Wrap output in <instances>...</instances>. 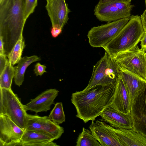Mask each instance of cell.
Listing matches in <instances>:
<instances>
[{
	"mask_svg": "<svg viewBox=\"0 0 146 146\" xmlns=\"http://www.w3.org/2000/svg\"><path fill=\"white\" fill-rule=\"evenodd\" d=\"M14 75V67L9 60L4 69L0 74V88L11 89L13 79Z\"/></svg>",
	"mask_w": 146,
	"mask_h": 146,
	"instance_id": "obj_22",
	"label": "cell"
},
{
	"mask_svg": "<svg viewBox=\"0 0 146 146\" xmlns=\"http://www.w3.org/2000/svg\"><path fill=\"white\" fill-rule=\"evenodd\" d=\"M54 140L50 136L38 132L26 130L21 139V146H59L53 142Z\"/></svg>",
	"mask_w": 146,
	"mask_h": 146,
	"instance_id": "obj_18",
	"label": "cell"
},
{
	"mask_svg": "<svg viewBox=\"0 0 146 146\" xmlns=\"http://www.w3.org/2000/svg\"><path fill=\"white\" fill-rule=\"evenodd\" d=\"M24 131L10 118L0 115V146H21Z\"/></svg>",
	"mask_w": 146,
	"mask_h": 146,
	"instance_id": "obj_11",
	"label": "cell"
},
{
	"mask_svg": "<svg viewBox=\"0 0 146 146\" xmlns=\"http://www.w3.org/2000/svg\"><path fill=\"white\" fill-rule=\"evenodd\" d=\"M130 19L127 17L92 27L87 34L90 45L93 47L103 48L118 34Z\"/></svg>",
	"mask_w": 146,
	"mask_h": 146,
	"instance_id": "obj_7",
	"label": "cell"
},
{
	"mask_svg": "<svg viewBox=\"0 0 146 146\" xmlns=\"http://www.w3.org/2000/svg\"><path fill=\"white\" fill-rule=\"evenodd\" d=\"M145 6L146 7V0H145Z\"/></svg>",
	"mask_w": 146,
	"mask_h": 146,
	"instance_id": "obj_33",
	"label": "cell"
},
{
	"mask_svg": "<svg viewBox=\"0 0 146 146\" xmlns=\"http://www.w3.org/2000/svg\"><path fill=\"white\" fill-rule=\"evenodd\" d=\"M49 118L56 124L59 125L65 121V116L62 102H57L51 111Z\"/></svg>",
	"mask_w": 146,
	"mask_h": 146,
	"instance_id": "obj_24",
	"label": "cell"
},
{
	"mask_svg": "<svg viewBox=\"0 0 146 146\" xmlns=\"http://www.w3.org/2000/svg\"><path fill=\"white\" fill-rule=\"evenodd\" d=\"M25 46L22 35L20 36L11 51L7 55L9 61L13 66L18 63L21 59L22 52Z\"/></svg>",
	"mask_w": 146,
	"mask_h": 146,
	"instance_id": "obj_21",
	"label": "cell"
},
{
	"mask_svg": "<svg viewBox=\"0 0 146 146\" xmlns=\"http://www.w3.org/2000/svg\"><path fill=\"white\" fill-rule=\"evenodd\" d=\"M0 115L10 118L24 131L26 129L28 114L17 95L11 89L1 88Z\"/></svg>",
	"mask_w": 146,
	"mask_h": 146,
	"instance_id": "obj_5",
	"label": "cell"
},
{
	"mask_svg": "<svg viewBox=\"0 0 146 146\" xmlns=\"http://www.w3.org/2000/svg\"><path fill=\"white\" fill-rule=\"evenodd\" d=\"M25 9V0L0 2V36L2 37L6 55L23 35L26 21Z\"/></svg>",
	"mask_w": 146,
	"mask_h": 146,
	"instance_id": "obj_2",
	"label": "cell"
},
{
	"mask_svg": "<svg viewBox=\"0 0 146 146\" xmlns=\"http://www.w3.org/2000/svg\"><path fill=\"white\" fill-rule=\"evenodd\" d=\"M59 92L55 89L46 90L24 105L25 110L26 111H33L36 113L39 112H46L50 109L51 106L53 104Z\"/></svg>",
	"mask_w": 146,
	"mask_h": 146,
	"instance_id": "obj_15",
	"label": "cell"
},
{
	"mask_svg": "<svg viewBox=\"0 0 146 146\" xmlns=\"http://www.w3.org/2000/svg\"><path fill=\"white\" fill-rule=\"evenodd\" d=\"M7 56L6 54H0V74L4 69L9 61L7 58Z\"/></svg>",
	"mask_w": 146,
	"mask_h": 146,
	"instance_id": "obj_27",
	"label": "cell"
},
{
	"mask_svg": "<svg viewBox=\"0 0 146 146\" xmlns=\"http://www.w3.org/2000/svg\"><path fill=\"white\" fill-rule=\"evenodd\" d=\"M5 54L4 48V43L2 37L0 36V54Z\"/></svg>",
	"mask_w": 146,
	"mask_h": 146,
	"instance_id": "obj_31",
	"label": "cell"
},
{
	"mask_svg": "<svg viewBox=\"0 0 146 146\" xmlns=\"http://www.w3.org/2000/svg\"><path fill=\"white\" fill-rule=\"evenodd\" d=\"M120 76L118 66L105 52L104 55L93 66L88 86L80 92H85L98 86L116 84Z\"/></svg>",
	"mask_w": 146,
	"mask_h": 146,
	"instance_id": "obj_4",
	"label": "cell"
},
{
	"mask_svg": "<svg viewBox=\"0 0 146 146\" xmlns=\"http://www.w3.org/2000/svg\"><path fill=\"white\" fill-rule=\"evenodd\" d=\"M133 7L131 3L99 1L95 6L94 15L101 21L110 22L130 17Z\"/></svg>",
	"mask_w": 146,
	"mask_h": 146,
	"instance_id": "obj_8",
	"label": "cell"
},
{
	"mask_svg": "<svg viewBox=\"0 0 146 146\" xmlns=\"http://www.w3.org/2000/svg\"><path fill=\"white\" fill-rule=\"evenodd\" d=\"M41 58L36 55L25 56L22 58L18 64L14 67L15 70L14 81L16 85L19 87L24 80V76L28 66L34 62L40 61Z\"/></svg>",
	"mask_w": 146,
	"mask_h": 146,
	"instance_id": "obj_20",
	"label": "cell"
},
{
	"mask_svg": "<svg viewBox=\"0 0 146 146\" xmlns=\"http://www.w3.org/2000/svg\"><path fill=\"white\" fill-rule=\"evenodd\" d=\"M145 32L140 16L132 15L118 34L103 48L113 60L118 53L137 45Z\"/></svg>",
	"mask_w": 146,
	"mask_h": 146,
	"instance_id": "obj_3",
	"label": "cell"
},
{
	"mask_svg": "<svg viewBox=\"0 0 146 146\" xmlns=\"http://www.w3.org/2000/svg\"><path fill=\"white\" fill-rule=\"evenodd\" d=\"M111 127L100 120L92 121L89 127L101 146H122Z\"/></svg>",
	"mask_w": 146,
	"mask_h": 146,
	"instance_id": "obj_13",
	"label": "cell"
},
{
	"mask_svg": "<svg viewBox=\"0 0 146 146\" xmlns=\"http://www.w3.org/2000/svg\"><path fill=\"white\" fill-rule=\"evenodd\" d=\"M100 116L115 128L133 129L130 113L126 114L121 112L111 104L105 108Z\"/></svg>",
	"mask_w": 146,
	"mask_h": 146,
	"instance_id": "obj_14",
	"label": "cell"
},
{
	"mask_svg": "<svg viewBox=\"0 0 146 146\" xmlns=\"http://www.w3.org/2000/svg\"><path fill=\"white\" fill-rule=\"evenodd\" d=\"M46 66L38 62L35 66L34 71L36 76H41L44 73L47 72L46 70Z\"/></svg>",
	"mask_w": 146,
	"mask_h": 146,
	"instance_id": "obj_26",
	"label": "cell"
},
{
	"mask_svg": "<svg viewBox=\"0 0 146 146\" xmlns=\"http://www.w3.org/2000/svg\"><path fill=\"white\" fill-rule=\"evenodd\" d=\"M111 128L122 146H146V137L133 129Z\"/></svg>",
	"mask_w": 146,
	"mask_h": 146,
	"instance_id": "obj_17",
	"label": "cell"
},
{
	"mask_svg": "<svg viewBox=\"0 0 146 146\" xmlns=\"http://www.w3.org/2000/svg\"><path fill=\"white\" fill-rule=\"evenodd\" d=\"M45 6L52 27L62 29L69 19L70 12L65 0H46Z\"/></svg>",
	"mask_w": 146,
	"mask_h": 146,
	"instance_id": "obj_12",
	"label": "cell"
},
{
	"mask_svg": "<svg viewBox=\"0 0 146 146\" xmlns=\"http://www.w3.org/2000/svg\"><path fill=\"white\" fill-rule=\"evenodd\" d=\"M132 0H99V2H105L110 1H118L124 3H130Z\"/></svg>",
	"mask_w": 146,
	"mask_h": 146,
	"instance_id": "obj_32",
	"label": "cell"
},
{
	"mask_svg": "<svg viewBox=\"0 0 146 146\" xmlns=\"http://www.w3.org/2000/svg\"><path fill=\"white\" fill-rule=\"evenodd\" d=\"M130 114L133 129L146 137V84L133 100Z\"/></svg>",
	"mask_w": 146,
	"mask_h": 146,
	"instance_id": "obj_9",
	"label": "cell"
},
{
	"mask_svg": "<svg viewBox=\"0 0 146 146\" xmlns=\"http://www.w3.org/2000/svg\"><path fill=\"white\" fill-rule=\"evenodd\" d=\"M119 68L120 75L133 102L138 92L146 84V80L125 70L119 67Z\"/></svg>",
	"mask_w": 146,
	"mask_h": 146,
	"instance_id": "obj_19",
	"label": "cell"
},
{
	"mask_svg": "<svg viewBox=\"0 0 146 146\" xmlns=\"http://www.w3.org/2000/svg\"><path fill=\"white\" fill-rule=\"evenodd\" d=\"M26 130L38 132L48 135L55 140L60 138L64 132L62 127L54 123L48 116L28 114Z\"/></svg>",
	"mask_w": 146,
	"mask_h": 146,
	"instance_id": "obj_10",
	"label": "cell"
},
{
	"mask_svg": "<svg viewBox=\"0 0 146 146\" xmlns=\"http://www.w3.org/2000/svg\"><path fill=\"white\" fill-rule=\"evenodd\" d=\"M62 30L56 27H52L51 30L52 36L53 38H56L60 35L62 31Z\"/></svg>",
	"mask_w": 146,
	"mask_h": 146,
	"instance_id": "obj_29",
	"label": "cell"
},
{
	"mask_svg": "<svg viewBox=\"0 0 146 146\" xmlns=\"http://www.w3.org/2000/svg\"><path fill=\"white\" fill-rule=\"evenodd\" d=\"M38 0H25V19L26 21L31 14L34 11L37 5Z\"/></svg>",
	"mask_w": 146,
	"mask_h": 146,
	"instance_id": "obj_25",
	"label": "cell"
},
{
	"mask_svg": "<svg viewBox=\"0 0 146 146\" xmlns=\"http://www.w3.org/2000/svg\"><path fill=\"white\" fill-rule=\"evenodd\" d=\"M132 101L125 84L120 75L116 83L113 100L111 104L118 111L124 113H130Z\"/></svg>",
	"mask_w": 146,
	"mask_h": 146,
	"instance_id": "obj_16",
	"label": "cell"
},
{
	"mask_svg": "<svg viewBox=\"0 0 146 146\" xmlns=\"http://www.w3.org/2000/svg\"><path fill=\"white\" fill-rule=\"evenodd\" d=\"M140 18L144 30L146 32V8L143 13L141 15Z\"/></svg>",
	"mask_w": 146,
	"mask_h": 146,
	"instance_id": "obj_30",
	"label": "cell"
},
{
	"mask_svg": "<svg viewBox=\"0 0 146 146\" xmlns=\"http://www.w3.org/2000/svg\"><path fill=\"white\" fill-rule=\"evenodd\" d=\"M141 49L144 51H146V32H145L140 40Z\"/></svg>",
	"mask_w": 146,
	"mask_h": 146,
	"instance_id": "obj_28",
	"label": "cell"
},
{
	"mask_svg": "<svg viewBox=\"0 0 146 146\" xmlns=\"http://www.w3.org/2000/svg\"><path fill=\"white\" fill-rule=\"evenodd\" d=\"M76 146H101L90 130L83 127L76 142Z\"/></svg>",
	"mask_w": 146,
	"mask_h": 146,
	"instance_id": "obj_23",
	"label": "cell"
},
{
	"mask_svg": "<svg viewBox=\"0 0 146 146\" xmlns=\"http://www.w3.org/2000/svg\"><path fill=\"white\" fill-rule=\"evenodd\" d=\"M116 84L98 86L85 92L76 91L72 94L71 101L77 111L76 117L85 123L94 121L105 108L111 104Z\"/></svg>",
	"mask_w": 146,
	"mask_h": 146,
	"instance_id": "obj_1",
	"label": "cell"
},
{
	"mask_svg": "<svg viewBox=\"0 0 146 146\" xmlns=\"http://www.w3.org/2000/svg\"><path fill=\"white\" fill-rule=\"evenodd\" d=\"M113 60L119 68L146 80V53L137 45L118 53Z\"/></svg>",
	"mask_w": 146,
	"mask_h": 146,
	"instance_id": "obj_6",
	"label": "cell"
}]
</instances>
